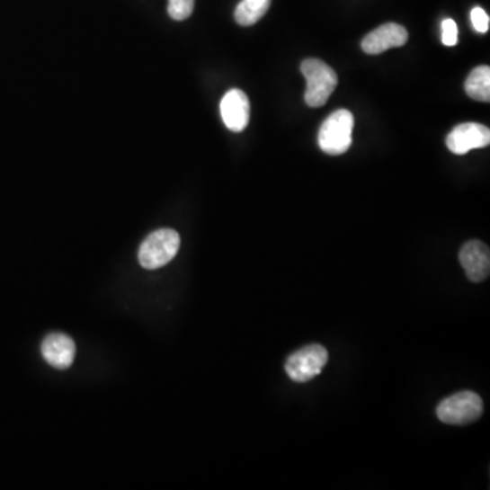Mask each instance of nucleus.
I'll use <instances>...</instances> for the list:
<instances>
[{"instance_id":"nucleus-11","label":"nucleus","mask_w":490,"mask_h":490,"mask_svg":"<svg viewBox=\"0 0 490 490\" xmlns=\"http://www.w3.org/2000/svg\"><path fill=\"white\" fill-rule=\"evenodd\" d=\"M466 93L477 102H489L490 100V68L479 66L471 71L466 79Z\"/></svg>"},{"instance_id":"nucleus-13","label":"nucleus","mask_w":490,"mask_h":490,"mask_svg":"<svg viewBox=\"0 0 490 490\" xmlns=\"http://www.w3.org/2000/svg\"><path fill=\"white\" fill-rule=\"evenodd\" d=\"M195 0H169L168 13L172 20L184 21L191 17Z\"/></svg>"},{"instance_id":"nucleus-7","label":"nucleus","mask_w":490,"mask_h":490,"mask_svg":"<svg viewBox=\"0 0 490 490\" xmlns=\"http://www.w3.org/2000/svg\"><path fill=\"white\" fill-rule=\"evenodd\" d=\"M459 261L471 282H484L490 272V253L486 244L471 240L460 248Z\"/></svg>"},{"instance_id":"nucleus-8","label":"nucleus","mask_w":490,"mask_h":490,"mask_svg":"<svg viewBox=\"0 0 490 490\" xmlns=\"http://www.w3.org/2000/svg\"><path fill=\"white\" fill-rule=\"evenodd\" d=\"M409 34L404 26L398 23H384L375 31L368 33L361 42L362 51L368 55H379L388 51L391 48L406 44Z\"/></svg>"},{"instance_id":"nucleus-12","label":"nucleus","mask_w":490,"mask_h":490,"mask_svg":"<svg viewBox=\"0 0 490 490\" xmlns=\"http://www.w3.org/2000/svg\"><path fill=\"white\" fill-rule=\"evenodd\" d=\"M272 0H243L235 12L238 25L253 26L269 12Z\"/></svg>"},{"instance_id":"nucleus-6","label":"nucleus","mask_w":490,"mask_h":490,"mask_svg":"<svg viewBox=\"0 0 490 490\" xmlns=\"http://www.w3.org/2000/svg\"><path fill=\"white\" fill-rule=\"evenodd\" d=\"M489 143L490 129L479 123L459 124L447 137V147L458 156L466 155L473 149L487 147Z\"/></svg>"},{"instance_id":"nucleus-10","label":"nucleus","mask_w":490,"mask_h":490,"mask_svg":"<svg viewBox=\"0 0 490 490\" xmlns=\"http://www.w3.org/2000/svg\"><path fill=\"white\" fill-rule=\"evenodd\" d=\"M76 343L70 336L62 333L49 334L42 341L41 353L45 361L57 370H67L76 359Z\"/></svg>"},{"instance_id":"nucleus-1","label":"nucleus","mask_w":490,"mask_h":490,"mask_svg":"<svg viewBox=\"0 0 490 490\" xmlns=\"http://www.w3.org/2000/svg\"><path fill=\"white\" fill-rule=\"evenodd\" d=\"M354 118L351 111L338 110L331 113L319 129L320 149L330 156L343 155L352 146Z\"/></svg>"},{"instance_id":"nucleus-14","label":"nucleus","mask_w":490,"mask_h":490,"mask_svg":"<svg viewBox=\"0 0 490 490\" xmlns=\"http://www.w3.org/2000/svg\"><path fill=\"white\" fill-rule=\"evenodd\" d=\"M441 29H443V34H441V40L443 44L447 47H454L458 42V26L454 20H444L441 23Z\"/></svg>"},{"instance_id":"nucleus-15","label":"nucleus","mask_w":490,"mask_h":490,"mask_svg":"<svg viewBox=\"0 0 490 490\" xmlns=\"http://www.w3.org/2000/svg\"><path fill=\"white\" fill-rule=\"evenodd\" d=\"M471 22L478 33H486L489 31V15L481 7L471 10Z\"/></svg>"},{"instance_id":"nucleus-2","label":"nucleus","mask_w":490,"mask_h":490,"mask_svg":"<svg viewBox=\"0 0 490 490\" xmlns=\"http://www.w3.org/2000/svg\"><path fill=\"white\" fill-rule=\"evenodd\" d=\"M179 248L180 236L176 230H156L143 241L138 253V259L143 269H160L177 255Z\"/></svg>"},{"instance_id":"nucleus-4","label":"nucleus","mask_w":490,"mask_h":490,"mask_svg":"<svg viewBox=\"0 0 490 490\" xmlns=\"http://www.w3.org/2000/svg\"><path fill=\"white\" fill-rule=\"evenodd\" d=\"M484 413L481 396L473 391H460L440 402L437 418L449 425H468L476 423Z\"/></svg>"},{"instance_id":"nucleus-9","label":"nucleus","mask_w":490,"mask_h":490,"mask_svg":"<svg viewBox=\"0 0 490 490\" xmlns=\"http://www.w3.org/2000/svg\"><path fill=\"white\" fill-rule=\"evenodd\" d=\"M250 112V100L243 90H229L222 98V120L230 131L241 132L247 129Z\"/></svg>"},{"instance_id":"nucleus-3","label":"nucleus","mask_w":490,"mask_h":490,"mask_svg":"<svg viewBox=\"0 0 490 490\" xmlns=\"http://www.w3.org/2000/svg\"><path fill=\"white\" fill-rule=\"evenodd\" d=\"M307 79L306 102L308 107H323L338 85L335 71L319 59H307L301 65Z\"/></svg>"},{"instance_id":"nucleus-5","label":"nucleus","mask_w":490,"mask_h":490,"mask_svg":"<svg viewBox=\"0 0 490 490\" xmlns=\"http://www.w3.org/2000/svg\"><path fill=\"white\" fill-rule=\"evenodd\" d=\"M327 361V349L317 343H312L290 354L286 360L285 370L291 380L307 383L322 373Z\"/></svg>"}]
</instances>
